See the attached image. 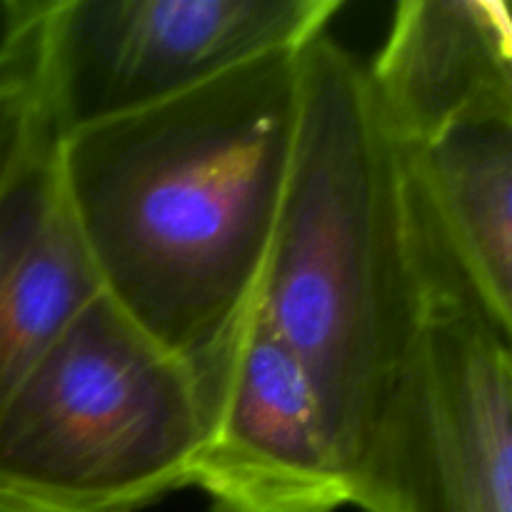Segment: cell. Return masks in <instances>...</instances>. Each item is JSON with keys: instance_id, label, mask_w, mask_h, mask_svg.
<instances>
[{"instance_id": "6da1fadb", "label": "cell", "mask_w": 512, "mask_h": 512, "mask_svg": "<svg viewBox=\"0 0 512 512\" xmlns=\"http://www.w3.org/2000/svg\"><path fill=\"white\" fill-rule=\"evenodd\" d=\"M300 50L60 138L63 188L103 293L190 365L258 288L298 128Z\"/></svg>"}, {"instance_id": "7a4b0ae2", "label": "cell", "mask_w": 512, "mask_h": 512, "mask_svg": "<svg viewBox=\"0 0 512 512\" xmlns=\"http://www.w3.org/2000/svg\"><path fill=\"white\" fill-rule=\"evenodd\" d=\"M253 308L298 358L348 478L423 325L400 148L365 65L328 35L300 50L293 155Z\"/></svg>"}, {"instance_id": "3957f363", "label": "cell", "mask_w": 512, "mask_h": 512, "mask_svg": "<svg viewBox=\"0 0 512 512\" xmlns=\"http://www.w3.org/2000/svg\"><path fill=\"white\" fill-rule=\"evenodd\" d=\"M198 440L195 368L100 293L0 410V495L135 512L188 488Z\"/></svg>"}, {"instance_id": "277c9868", "label": "cell", "mask_w": 512, "mask_h": 512, "mask_svg": "<svg viewBox=\"0 0 512 512\" xmlns=\"http://www.w3.org/2000/svg\"><path fill=\"white\" fill-rule=\"evenodd\" d=\"M343 0H10L0 48L60 135L198 88L325 35Z\"/></svg>"}, {"instance_id": "5b68a950", "label": "cell", "mask_w": 512, "mask_h": 512, "mask_svg": "<svg viewBox=\"0 0 512 512\" xmlns=\"http://www.w3.org/2000/svg\"><path fill=\"white\" fill-rule=\"evenodd\" d=\"M408 365L350 475L365 512H512V330L473 293L423 285Z\"/></svg>"}, {"instance_id": "8992f818", "label": "cell", "mask_w": 512, "mask_h": 512, "mask_svg": "<svg viewBox=\"0 0 512 512\" xmlns=\"http://www.w3.org/2000/svg\"><path fill=\"white\" fill-rule=\"evenodd\" d=\"M200 440L188 488L213 512H338L350 478L298 358L245 308L223 343L193 365Z\"/></svg>"}, {"instance_id": "52a82bcc", "label": "cell", "mask_w": 512, "mask_h": 512, "mask_svg": "<svg viewBox=\"0 0 512 512\" xmlns=\"http://www.w3.org/2000/svg\"><path fill=\"white\" fill-rule=\"evenodd\" d=\"M60 138L38 100L28 145L0 190V410L103 293L63 188Z\"/></svg>"}, {"instance_id": "ba28073f", "label": "cell", "mask_w": 512, "mask_h": 512, "mask_svg": "<svg viewBox=\"0 0 512 512\" xmlns=\"http://www.w3.org/2000/svg\"><path fill=\"white\" fill-rule=\"evenodd\" d=\"M383 128L418 148L450 125L512 113V23L503 0H403L365 68Z\"/></svg>"}, {"instance_id": "9c48e42d", "label": "cell", "mask_w": 512, "mask_h": 512, "mask_svg": "<svg viewBox=\"0 0 512 512\" xmlns=\"http://www.w3.org/2000/svg\"><path fill=\"white\" fill-rule=\"evenodd\" d=\"M405 190L495 320L512 330V113L400 148Z\"/></svg>"}, {"instance_id": "30bf717a", "label": "cell", "mask_w": 512, "mask_h": 512, "mask_svg": "<svg viewBox=\"0 0 512 512\" xmlns=\"http://www.w3.org/2000/svg\"><path fill=\"white\" fill-rule=\"evenodd\" d=\"M35 110L38 98L28 70L0 48V190L28 145Z\"/></svg>"}, {"instance_id": "8fae6325", "label": "cell", "mask_w": 512, "mask_h": 512, "mask_svg": "<svg viewBox=\"0 0 512 512\" xmlns=\"http://www.w3.org/2000/svg\"><path fill=\"white\" fill-rule=\"evenodd\" d=\"M0 512H70V510L45 508V505L28 503V500H18V498H10V495H0Z\"/></svg>"}]
</instances>
